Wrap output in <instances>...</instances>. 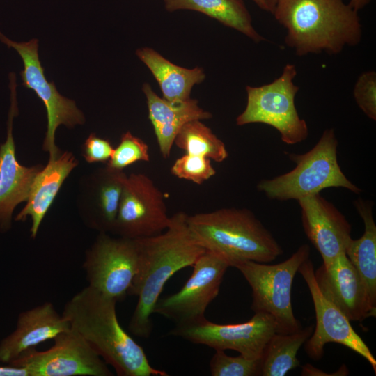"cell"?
<instances>
[{
	"label": "cell",
	"mask_w": 376,
	"mask_h": 376,
	"mask_svg": "<svg viewBox=\"0 0 376 376\" xmlns=\"http://www.w3.org/2000/svg\"><path fill=\"white\" fill-rule=\"evenodd\" d=\"M187 214L178 212L167 228L157 235L135 239L139 252L136 273L128 292L137 304L128 329L135 336L148 338L151 315L167 281L179 270L191 266L205 250L191 234Z\"/></svg>",
	"instance_id": "obj_1"
},
{
	"label": "cell",
	"mask_w": 376,
	"mask_h": 376,
	"mask_svg": "<svg viewBox=\"0 0 376 376\" xmlns=\"http://www.w3.org/2000/svg\"><path fill=\"white\" fill-rule=\"evenodd\" d=\"M171 173L178 178L201 185L214 175L216 171L210 159L186 153L175 161Z\"/></svg>",
	"instance_id": "obj_29"
},
{
	"label": "cell",
	"mask_w": 376,
	"mask_h": 376,
	"mask_svg": "<svg viewBox=\"0 0 376 376\" xmlns=\"http://www.w3.org/2000/svg\"><path fill=\"white\" fill-rule=\"evenodd\" d=\"M314 271L313 263L309 258L298 269L311 293L316 319L315 327L304 343L306 353L309 358L320 360L324 356L325 345L336 343L366 359L375 373L376 359L370 350L353 329L350 320L322 295L316 283Z\"/></svg>",
	"instance_id": "obj_14"
},
{
	"label": "cell",
	"mask_w": 376,
	"mask_h": 376,
	"mask_svg": "<svg viewBox=\"0 0 376 376\" xmlns=\"http://www.w3.org/2000/svg\"><path fill=\"white\" fill-rule=\"evenodd\" d=\"M149 148L147 143L130 132L123 133L118 146L107 165L111 168L123 170L136 162H149Z\"/></svg>",
	"instance_id": "obj_28"
},
{
	"label": "cell",
	"mask_w": 376,
	"mask_h": 376,
	"mask_svg": "<svg viewBox=\"0 0 376 376\" xmlns=\"http://www.w3.org/2000/svg\"><path fill=\"white\" fill-rule=\"evenodd\" d=\"M371 0H350L349 5L356 11L363 9Z\"/></svg>",
	"instance_id": "obj_34"
},
{
	"label": "cell",
	"mask_w": 376,
	"mask_h": 376,
	"mask_svg": "<svg viewBox=\"0 0 376 376\" xmlns=\"http://www.w3.org/2000/svg\"><path fill=\"white\" fill-rule=\"evenodd\" d=\"M143 91L146 97L148 118L153 126L159 151L165 159L170 156L175 138L187 123L205 120L212 114L198 106L195 99L171 102L159 97L146 83Z\"/></svg>",
	"instance_id": "obj_20"
},
{
	"label": "cell",
	"mask_w": 376,
	"mask_h": 376,
	"mask_svg": "<svg viewBox=\"0 0 376 376\" xmlns=\"http://www.w3.org/2000/svg\"><path fill=\"white\" fill-rule=\"evenodd\" d=\"M69 329L68 320L51 302L22 311L15 329L0 341V362L9 364L23 352Z\"/></svg>",
	"instance_id": "obj_19"
},
{
	"label": "cell",
	"mask_w": 376,
	"mask_h": 376,
	"mask_svg": "<svg viewBox=\"0 0 376 376\" xmlns=\"http://www.w3.org/2000/svg\"><path fill=\"white\" fill-rule=\"evenodd\" d=\"M0 40L18 52L24 64V69L20 72L22 85L33 91L46 108L47 130L42 148L49 152V159H54L61 153L55 144L57 127L61 125L68 127L81 125L85 121L84 114L77 107L75 101L62 96L54 83L46 79L38 56V39L17 42L8 39L0 32Z\"/></svg>",
	"instance_id": "obj_11"
},
{
	"label": "cell",
	"mask_w": 376,
	"mask_h": 376,
	"mask_svg": "<svg viewBox=\"0 0 376 376\" xmlns=\"http://www.w3.org/2000/svg\"><path fill=\"white\" fill-rule=\"evenodd\" d=\"M272 14L287 31L285 44L299 56L338 54L362 38L358 12L343 0H277Z\"/></svg>",
	"instance_id": "obj_3"
},
{
	"label": "cell",
	"mask_w": 376,
	"mask_h": 376,
	"mask_svg": "<svg viewBox=\"0 0 376 376\" xmlns=\"http://www.w3.org/2000/svg\"><path fill=\"white\" fill-rule=\"evenodd\" d=\"M170 219L164 194L152 179L143 173L128 175L111 233L129 239L151 237L164 231Z\"/></svg>",
	"instance_id": "obj_12"
},
{
	"label": "cell",
	"mask_w": 376,
	"mask_h": 376,
	"mask_svg": "<svg viewBox=\"0 0 376 376\" xmlns=\"http://www.w3.org/2000/svg\"><path fill=\"white\" fill-rule=\"evenodd\" d=\"M139 259L135 239L99 233L86 251L83 269L88 286L118 301L128 295Z\"/></svg>",
	"instance_id": "obj_8"
},
{
	"label": "cell",
	"mask_w": 376,
	"mask_h": 376,
	"mask_svg": "<svg viewBox=\"0 0 376 376\" xmlns=\"http://www.w3.org/2000/svg\"><path fill=\"white\" fill-rule=\"evenodd\" d=\"M127 177L123 170L106 165L81 183L79 209L88 227L99 233H111Z\"/></svg>",
	"instance_id": "obj_18"
},
{
	"label": "cell",
	"mask_w": 376,
	"mask_h": 376,
	"mask_svg": "<svg viewBox=\"0 0 376 376\" xmlns=\"http://www.w3.org/2000/svg\"><path fill=\"white\" fill-rule=\"evenodd\" d=\"M296 67L288 63L279 77L260 86L246 87L247 103L236 118L237 125L263 123L274 127L282 141L294 145L306 140L308 128L297 111L295 100L299 87L293 83Z\"/></svg>",
	"instance_id": "obj_7"
},
{
	"label": "cell",
	"mask_w": 376,
	"mask_h": 376,
	"mask_svg": "<svg viewBox=\"0 0 376 376\" xmlns=\"http://www.w3.org/2000/svg\"><path fill=\"white\" fill-rule=\"evenodd\" d=\"M338 140L333 128L325 130L316 144L304 154L288 153L295 168L272 179L262 180L258 191L271 200L285 201L313 196L327 188L342 187L359 194L361 190L350 181L337 159Z\"/></svg>",
	"instance_id": "obj_5"
},
{
	"label": "cell",
	"mask_w": 376,
	"mask_h": 376,
	"mask_svg": "<svg viewBox=\"0 0 376 376\" xmlns=\"http://www.w3.org/2000/svg\"><path fill=\"white\" fill-rule=\"evenodd\" d=\"M260 9L273 13L277 0H252Z\"/></svg>",
	"instance_id": "obj_33"
},
{
	"label": "cell",
	"mask_w": 376,
	"mask_h": 376,
	"mask_svg": "<svg viewBox=\"0 0 376 376\" xmlns=\"http://www.w3.org/2000/svg\"><path fill=\"white\" fill-rule=\"evenodd\" d=\"M164 3L169 11L196 10L242 33L256 42L265 40L253 28L251 15L242 0H164Z\"/></svg>",
	"instance_id": "obj_24"
},
{
	"label": "cell",
	"mask_w": 376,
	"mask_h": 376,
	"mask_svg": "<svg viewBox=\"0 0 376 376\" xmlns=\"http://www.w3.org/2000/svg\"><path fill=\"white\" fill-rule=\"evenodd\" d=\"M114 148L111 142L91 133L82 146V155L88 163L106 162L111 158Z\"/></svg>",
	"instance_id": "obj_31"
},
{
	"label": "cell",
	"mask_w": 376,
	"mask_h": 376,
	"mask_svg": "<svg viewBox=\"0 0 376 376\" xmlns=\"http://www.w3.org/2000/svg\"><path fill=\"white\" fill-rule=\"evenodd\" d=\"M318 286L350 321H362L375 317L376 308L369 299L357 271L345 252L338 254L328 265L314 271Z\"/></svg>",
	"instance_id": "obj_15"
},
{
	"label": "cell",
	"mask_w": 376,
	"mask_h": 376,
	"mask_svg": "<svg viewBox=\"0 0 376 376\" xmlns=\"http://www.w3.org/2000/svg\"><path fill=\"white\" fill-rule=\"evenodd\" d=\"M78 161L69 152L60 153L36 174L31 187L26 204L18 213L15 221L31 219V237L35 238L40 226L54 202L61 185L70 172L77 166Z\"/></svg>",
	"instance_id": "obj_21"
},
{
	"label": "cell",
	"mask_w": 376,
	"mask_h": 376,
	"mask_svg": "<svg viewBox=\"0 0 376 376\" xmlns=\"http://www.w3.org/2000/svg\"><path fill=\"white\" fill-rule=\"evenodd\" d=\"M306 235L328 265L352 239L345 217L320 194L298 201Z\"/></svg>",
	"instance_id": "obj_16"
},
{
	"label": "cell",
	"mask_w": 376,
	"mask_h": 376,
	"mask_svg": "<svg viewBox=\"0 0 376 376\" xmlns=\"http://www.w3.org/2000/svg\"><path fill=\"white\" fill-rule=\"evenodd\" d=\"M310 253V246L304 244L279 263L246 260L235 267L251 288V310L272 315L276 323L277 333L291 334L302 328L293 313L291 290L295 276L300 265L309 258Z\"/></svg>",
	"instance_id": "obj_6"
},
{
	"label": "cell",
	"mask_w": 376,
	"mask_h": 376,
	"mask_svg": "<svg viewBox=\"0 0 376 376\" xmlns=\"http://www.w3.org/2000/svg\"><path fill=\"white\" fill-rule=\"evenodd\" d=\"M11 105L10 108L7 137L0 146V231H8L11 227L13 212L20 203L26 201L33 181L42 166L27 167L21 165L15 154L13 136V121L17 114L16 82L11 79Z\"/></svg>",
	"instance_id": "obj_17"
},
{
	"label": "cell",
	"mask_w": 376,
	"mask_h": 376,
	"mask_svg": "<svg viewBox=\"0 0 376 376\" xmlns=\"http://www.w3.org/2000/svg\"><path fill=\"white\" fill-rule=\"evenodd\" d=\"M157 81L163 98L171 102L189 98L192 87L202 82L205 75L201 68L187 69L178 66L149 47L138 49L136 52Z\"/></svg>",
	"instance_id": "obj_23"
},
{
	"label": "cell",
	"mask_w": 376,
	"mask_h": 376,
	"mask_svg": "<svg viewBox=\"0 0 376 376\" xmlns=\"http://www.w3.org/2000/svg\"><path fill=\"white\" fill-rule=\"evenodd\" d=\"M210 361L212 376H259L261 375L260 358L249 359L241 354L227 355L224 350H215Z\"/></svg>",
	"instance_id": "obj_27"
},
{
	"label": "cell",
	"mask_w": 376,
	"mask_h": 376,
	"mask_svg": "<svg viewBox=\"0 0 376 376\" xmlns=\"http://www.w3.org/2000/svg\"><path fill=\"white\" fill-rule=\"evenodd\" d=\"M174 143L187 154L203 156L217 162L224 161L228 156L224 143L200 120L185 124L177 134Z\"/></svg>",
	"instance_id": "obj_26"
},
{
	"label": "cell",
	"mask_w": 376,
	"mask_h": 376,
	"mask_svg": "<svg viewBox=\"0 0 376 376\" xmlns=\"http://www.w3.org/2000/svg\"><path fill=\"white\" fill-rule=\"evenodd\" d=\"M356 103L365 115L376 120V72L367 71L359 75L353 91Z\"/></svg>",
	"instance_id": "obj_30"
},
{
	"label": "cell",
	"mask_w": 376,
	"mask_h": 376,
	"mask_svg": "<svg viewBox=\"0 0 376 376\" xmlns=\"http://www.w3.org/2000/svg\"><path fill=\"white\" fill-rule=\"evenodd\" d=\"M54 340L48 350H29L8 365L26 369L29 376L113 375L108 364L74 329L60 333Z\"/></svg>",
	"instance_id": "obj_9"
},
{
	"label": "cell",
	"mask_w": 376,
	"mask_h": 376,
	"mask_svg": "<svg viewBox=\"0 0 376 376\" xmlns=\"http://www.w3.org/2000/svg\"><path fill=\"white\" fill-rule=\"evenodd\" d=\"M187 223L198 243L230 267L246 260L269 263L283 252L271 232L246 208L187 215Z\"/></svg>",
	"instance_id": "obj_4"
},
{
	"label": "cell",
	"mask_w": 376,
	"mask_h": 376,
	"mask_svg": "<svg viewBox=\"0 0 376 376\" xmlns=\"http://www.w3.org/2000/svg\"><path fill=\"white\" fill-rule=\"evenodd\" d=\"M277 333L275 320L269 314L258 312L247 322L218 324L206 318L185 326H175L170 332L195 344L215 350H233L249 359H260L269 338Z\"/></svg>",
	"instance_id": "obj_13"
},
{
	"label": "cell",
	"mask_w": 376,
	"mask_h": 376,
	"mask_svg": "<svg viewBox=\"0 0 376 376\" xmlns=\"http://www.w3.org/2000/svg\"><path fill=\"white\" fill-rule=\"evenodd\" d=\"M354 205L364 223V233L352 239L345 254L353 265L365 286L370 301L376 308V225L373 214V203L358 198Z\"/></svg>",
	"instance_id": "obj_22"
},
{
	"label": "cell",
	"mask_w": 376,
	"mask_h": 376,
	"mask_svg": "<svg viewBox=\"0 0 376 376\" xmlns=\"http://www.w3.org/2000/svg\"><path fill=\"white\" fill-rule=\"evenodd\" d=\"M116 303L87 285L66 302L61 314L117 375H169L150 365L143 349L121 327Z\"/></svg>",
	"instance_id": "obj_2"
},
{
	"label": "cell",
	"mask_w": 376,
	"mask_h": 376,
	"mask_svg": "<svg viewBox=\"0 0 376 376\" xmlns=\"http://www.w3.org/2000/svg\"><path fill=\"white\" fill-rule=\"evenodd\" d=\"M0 376H29V375L26 369L8 365L6 366H0Z\"/></svg>",
	"instance_id": "obj_32"
},
{
	"label": "cell",
	"mask_w": 376,
	"mask_h": 376,
	"mask_svg": "<svg viewBox=\"0 0 376 376\" xmlns=\"http://www.w3.org/2000/svg\"><path fill=\"white\" fill-rule=\"evenodd\" d=\"M313 329L310 325L291 334L275 333L266 343L260 357L261 375L284 376L299 367L297 352Z\"/></svg>",
	"instance_id": "obj_25"
},
{
	"label": "cell",
	"mask_w": 376,
	"mask_h": 376,
	"mask_svg": "<svg viewBox=\"0 0 376 376\" xmlns=\"http://www.w3.org/2000/svg\"><path fill=\"white\" fill-rule=\"evenodd\" d=\"M193 271L177 292L159 298L153 313L185 326L205 319L210 304L217 297L229 265L213 253H203L192 265Z\"/></svg>",
	"instance_id": "obj_10"
}]
</instances>
